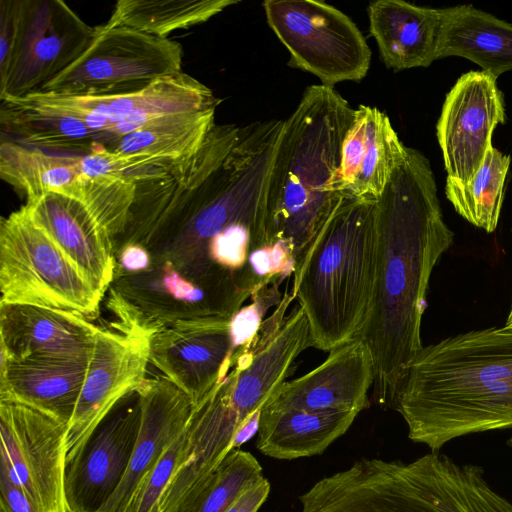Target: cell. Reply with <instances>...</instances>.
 Wrapping results in <instances>:
<instances>
[{"mask_svg": "<svg viewBox=\"0 0 512 512\" xmlns=\"http://www.w3.org/2000/svg\"><path fill=\"white\" fill-rule=\"evenodd\" d=\"M377 273L372 307L357 338L375 367V396L390 407L423 347L421 323L432 271L452 246L428 159L406 147L376 201Z\"/></svg>", "mask_w": 512, "mask_h": 512, "instance_id": "cell-1", "label": "cell"}, {"mask_svg": "<svg viewBox=\"0 0 512 512\" xmlns=\"http://www.w3.org/2000/svg\"><path fill=\"white\" fill-rule=\"evenodd\" d=\"M390 407L408 438L432 452L463 436L512 429V329L471 330L423 346Z\"/></svg>", "mask_w": 512, "mask_h": 512, "instance_id": "cell-2", "label": "cell"}, {"mask_svg": "<svg viewBox=\"0 0 512 512\" xmlns=\"http://www.w3.org/2000/svg\"><path fill=\"white\" fill-rule=\"evenodd\" d=\"M354 117L346 99L320 84L307 87L284 120L269 183L267 230L270 243L286 248L296 262L344 197L332 184Z\"/></svg>", "mask_w": 512, "mask_h": 512, "instance_id": "cell-3", "label": "cell"}, {"mask_svg": "<svg viewBox=\"0 0 512 512\" xmlns=\"http://www.w3.org/2000/svg\"><path fill=\"white\" fill-rule=\"evenodd\" d=\"M377 199L344 196L296 262L292 295L312 347L330 352L358 337L374 298Z\"/></svg>", "mask_w": 512, "mask_h": 512, "instance_id": "cell-4", "label": "cell"}, {"mask_svg": "<svg viewBox=\"0 0 512 512\" xmlns=\"http://www.w3.org/2000/svg\"><path fill=\"white\" fill-rule=\"evenodd\" d=\"M302 512H512L483 467L439 452L413 461L360 458L299 497Z\"/></svg>", "mask_w": 512, "mask_h": 512, "instance_id": "cell-5", "label": "cell"}, {"mask_svg": "<svg viewBox=\"0 0 512 512\" xmlns=\"http://www.w3.org/2000/svg\"><path fill=\"white\" fill-rule=\"evenodd\" d=\"M0 303L27 304L94 319L103 294L32 221L25 205L0 223Z\"/></svg>", "mask_w": 512, "mask_h": 512, "instance_id": "cell-6", "label": "cell"}, {"mask_svg": "<svg viewBox=\"0 0 512 512\" xmlns=\"http://www.w3.org/2000/svg\"><path fill=\"white\" fill-rule=\"evenodd\" d=\"M182 62L183 48L175 40L99 25L84 53L39 91L91 96L135 92L182 72Z\"/></svg>", "mask_w": 512, "mask_h": 512, "instance_id": "cell-7", "label": "cell"}, {"mask_svg": "<svg viewBox=\"0 0 512 512\" xmlns=\"http://www.w3.org/2000/svg\"><path fill=\"white\" fill-rule=\"evenodd\" d=\"M263 8L269 27L290 54L289 66L332 88L366 76L370 48L356 24L337 8L313 0H266Z\"/></svg>", "mask_w": 512, "mask_h": 512, "instance_id": "cell-8", "label": "cell"}, {"mask_svg": "<svg viewBox=\"0 0 512 512\" xmlns=\"http://www.w3.org/2000/svg\"><path fill=\"white\" fill-rule=\"evenodd\" d=\"M114 330L100 328L82 390L66 430L67 465L83 449L114 406L146 380L151 324L119 307Z\"/></svg>", "mask_w": 512, "mask_h": 512, "instance_id": "cell-9", "label": "cell"}, {"mask_svg": "<svg viewBox=\"0 0 512 512\" xmlns=\"http://www.w3.org/2000/svg\"><path fill=\"white\" fill-rule=\"evenodd\" d=\"M66 430L38 410L0 400L1 466L37 512H69Z\"/></svg>", "mask_w": 512, "mask_h": 512, "instance_id": "cell-10", "label": "cell"}, {"mask_svg": "<svg viewBox=\"0 0 512 512\" xmlns=\"http://www.w3.org/2000/svg\"><path fill=\"white\" fill-rule=\"evenodd\" d=\"M95 27L61 0H21L16 46L0 81V99L39 91L89 47Z\"/></svg>", "mask_w": 512, "mask_h": 512, "instance_id": "cell-11", "label": "cell"}, {"mask_svg": "<svg viewBox=\"0 0 512 512\" xmlns=\"http://www.w3.org/2000/svg\"><path fill=\"white\" fill-rule=\"evenodd\" d=\"M236 350L231 318L188 316L152 324L149 363L192 402H201L224 378Z\"/></svg>", "mask_w": 512, "mask_h": 512, "instance_id": "cell-12", "label": "cell"}, {"mask_svg": "<svg viewBox=\"0 0 512 512\" xmlns=\"http://www.w3.org/2000/svg\"><path fill=\"white\" fill-rule=\"evenodd\" d=\"M497 78L469 71L447 93L436 126L447 177L469 183L493 147V130L506 119Z\"/></svg>", "mask_w": 512, "mask_h": 512, "instance_id": "cell-13", "label": "cell"}, {"mask_svg": "<svg viewBox=\"0 0 512 512\" xmlns=\"http://www.w3.org/2000/svg\"><path fill=\"white\" fill-rule=\"evenodd\" d=\"M58 112H82L108 118V133L121 137L151 118L217 107L219 100L206 85L185 72L166 76L146 88L117 95H65L36 91L18 98Z\"/></svg>", "mask_w": 512, "mask_h": 512, "instance_id": "cell-14", "label": "cell"}, {"mask_svg": "<svg viewBox=\"0 0 512 512\" xmlns=\"http://www.w3.org/2000/svg\"><path fill=\"white\" fill-rule=\"evenodd\" d=\"M375 367L366 343L355 338L329 352L319 366L286 381L262 409L356 411L369 405Z\"/></svg>", "mask_w": 512, "mask_h": 512, "instance_id": "cell-15", "label": "cell"}, {"mask_svg": "<svg viewBox=\"0 0 512 512\" xmlns=\"http://www.w3.org/2000/svg\"><path fill=\"white\" fill-rule=\"evenodd\" d=\"M100 327L63 310L0 303L1 362L89 361Z\"/></svg>", "mask_w": 512, "mask_h": 512, "instance_id": "cell-16", "label": "cell"}, {"mask_svg": "<svg viewBox=\"0 0 512 512\" xmlns=\"http://www.w3.org/2000/svg\"><path fill=\"white\" fill-rule=\"evenodd\" d=\"M139 423L137 402L101 424L67 465L65 493L69 512H98L115 493L127 472Z\"/></svg>", "mask_w": 512, "mask_h": 512, "instance_id": "cell-17", "label": "cell"}, {"mask_svg": "<svg viewBox=\"0 0 512 512\" xmlns=\"http://www.w3.org/2000/svg\"><path fill=\"white\" fill-rule=\"evenodd\" d=\"M25 207L32 221L104 295L114 277L113 239L85 204L50 192L26 201Z\"/></svg>", "mask_w": 512, "mask_h": 512, "instance_id": "cell-18", "label": "cell"}, {"mask_svg": "<svg viewBox=\"0 0 512 512\" xmlns=\"http://www.w3.org/2000/svg\"><path fill=\"white\" fill-rule=\"evenodd\" d=\"M140 423L127 472L98 512H121L141 478L186 430L193 404L164 376L146 379L137 390Z\"/></svg>", "mask_w": 512, "mask_h": 512, "instance_id": "cell-19", "label": "cell"}, {"mask_svg": "<svg viewBox=\"0 0 512 512\" xmlns=\"http://www.w3.org/2000/svg\"><path fill=\"white\" fill-rule=\"evenodd\" d=\"M405 148L385 113L360 105L343 142L333 191L342 196L377 199Z\"/></svg>", "mask_w": 512, "mask_h": 512, "instance_id": "cell-20", "label": "cell"}, {"mask_svg": "<svg viewBox=\"0 0 512 512\" xmlns=\"http://www.w3.org/2000/svg\"><path fill=\"white\" fill-rule=\"evenodd\" d=\"M370 33L386 67L396 71L428 67L439 59L444 8L402 0H378L367 8Z\"/></svg>", "mask_w": 512, "mask_h": 512, "instance_id": "cell-21", "label": "cell"}, {"mask_svg": "<svg viewBox=\"0 0 512 512\" xmlns=\"http://www.w3.org/2000/svg\"><path fill=\"white\" fill-rule=\"evenodd\" d=\"M89 361L26 359L0 363V400L17 402L68 425Z\"/></svg>", "mask_w": 512, "mask_h": 512, "instance_id": "cell-22", "label": "cell"}, {"mask_svg": "<svg viewBox=\"0 0 512 512\" xmlns=\"http://www.w3.org/2000/svg\"><path fill=\"white\" fill-rule=\"evenodd\" d=\"M216 107L151 118L138 130L98 141L112 152L144 158L148 166L167 173L190 158L214 127Z\"/></svg>", "mask_w": 512, "mask_h": 512, "instance_id": "cell-23", "label": "cell"}, {"mask_svg": "<svg viewBox=\"0 0 512 512\" xmlns=\"http://www.w3.org/2000/svg\"><path fill=\"white\" fill-rule=\"evenodd\" d=\"M356 411L262 409L256 447L265 456L293 460L322 454L345 434Z\"/></svg>", "mask_w": 512, "mask_h": 512, "instance_id": "cell-24", "label": "cell"}, {"mask_svg": "<svg viewBox=\"0 0 512 512\" xmlns=\"http://www.w3.org/2000/svg\"><path fill=\"white\" fill-rule=\"evenodd\" d=\"M458 56L498 78L512 70V24L472 5L444 8L439 58Z\"/></svg>", "mask_w": 512, "mask_h": 512, "instance_id": "cell-25", "label": "cell"}, {"mask_svg": "<svg viewBox=\"0 0 512 512\" xmlns=\"http://www.w3.org/2000/svg\"><path fill=\"white\" fill-rule=\"evenodd\" d=\"M3 130L12 142L52 151L91 150L95 142L109 136L91 130L80 119L20 99L1 100Z\"/></svg>", "mask_w": 512, "mask_h": 512, "instance_id": "cell-26", "label": "cell"}, {"mask_svg": "<svg viewBox=\"0 0 512 512\" xmlns=\"http://www.w3.org/2000/svg\"><path fill=\"white\" fill-rule=\"evenodd\" d=\"M0 176L26 201L54 192L80 200V156L53 155L12 141L0 145Z\"/></svg>", "mask_w": 512, "mask_h": 512, "instance_id": "cell-27", "label": "cell"}, {"mask_svg": "<svg viewBox=\"0 0 512 512\" xmlns=\"http://www.w3.org/2000/svg\"><path fill=\"white\" fill-rule=\"evenodd\" d=\"M237 0H119L105 24L168 38L175 30L208 21Z\"/></svg>", "mask_w": 512, "mask_h": 512, "instance_id": "cell-28", "label": "cell"}, {"mask_svg": "<svg viewBox=\"0 0 512 512\" xmlns=\"http://www.w3.org/2000/svg\"><path fill=\"white\" fill-rule=\"evenodd\" d=\"M511 157L492 147L469 183L446 178L445 195L455 211L487 233L496 230L505 194Z\"/></svg>", "mask_w": 512, "mask_h": 512, "instance_id": "cell-29", "label": "cell"}, {"mask_svg": "<svg viewBox=\"0 0 512 512\" xmlns=\"http://www.w3.org/2000/svg\"><path fill=\"white\" fill-rule=\"evenodd\" d=\"M261 477L263 469L258 460L248 451L234 449L175 512H225L245 488Z\"/></svg>", "mask_w": 512, "mask_h": 512, "instance_id": "cell-30", "label": "cell"}, {"mask_svg": "<svg viewBox=\"0 0 512 512\" xmlns=\"http://www.w3.org/2000/svg\"><path fill=\"white\" fill-rule=\"evenodd\" d=\"M137 192L132 175L83 178L80 201L114 240L132 219Z\"/></svg>", "mask_w": 512, "mask_h": 512, "instance_id": "cell-31", "label": "cell"}, {"mask_svg": "<svg viewBox=\"0 0 512 512\" xmlns=\"http://www.w3.org/2000/svg\"><path fill=\"white\" fill-rule=\"evenodd\" d=\"M186 438L187 428L141 478L121 512H159L161 499L181 463Z\"/></svg>", "mask_w": 512, "mask_h": 512, "instance_id": "cell-32", "label": "cell"}, {"mask_svg": "<svg viewBox=\"0 0 512 512\" xmlns=\"http://www.w3.org/2000/svg\"><path fill=\"white\" fill-rule=\"evenodd\" d=\"M21 0H0V81L5 78L16 46Z\"/></svg>", "mask_w": 512, "mask_h": 512, "instance_id": "cell-33", "label": "cell"}, {"mask_svg": "<svg viewBox=\"0 0 512 512\" xmlns=\"http://www.w3.org/2000/svg\"><path fill=\"white\" fill-rule=\"evenodd\" d=\"M0 512H37L20 486L13 482L2 466L0 468Z\"/></svg>", "mask_w": 512, "mask_h": 512, "instance_id": "cell-34", "label": "cell"}, {"mask_svg": "<svg viewBox=\"0 0 512 512\" xmlns=\"http://www.w3.org/2000/svg\"><path fill=\"white\" fill-rule=\"evenodd\" d=\"M271 485L264 476L245 488L225 512H257L268 498Z\"/></svg>", "mask_w": 512, "mask_h": 512, "instance_id": "cell-35", "label": "cell"}, {"mask_svg": "<svg viewBox=\"0 0 512 512\" xmlns=\"http://www.w3.org/2000/svg\"><path fill=\"white\" fill-rule=\"evenodd\" d=\"M120 262L126 270L138 271L147 267L149 257L143 246L129 244L122 250Z\"/></svg>", "mask_w": 512, "mask_h": 512, "instance_id": "cell-36", "label": "cell"}, {"mask_svg": "<svg viewBox=\"0 0 512 512\" xmlns=\"http://www.w3.org/2000/svg\"><path fill=\"white\" fill-rule=\"evenodd\" d=\"M260 412L255 413L247 419L236 431L233 439L232 449H239L243 444L248 442L255 434L258 433Z\"/></svg>", "mask_w": 512, "mask_h": 512, "instance_id": "cell-37", "label": "cell"}, {"mask_svg": "<svg viewBox=\"0 0 512 512\" xmlns=\"http://www.w3.org/2000/svg\"><path fill=\"white\" fill-rule=\"evenodd\" d=\"M504 327L512 329V302H511L510 310H509V313L507 315V319L505 321Z\"/></svg>", "mask_w": 512, "mask_h": 512, "instance_id": "cell-38", "label": "cell"}]
</instances>
